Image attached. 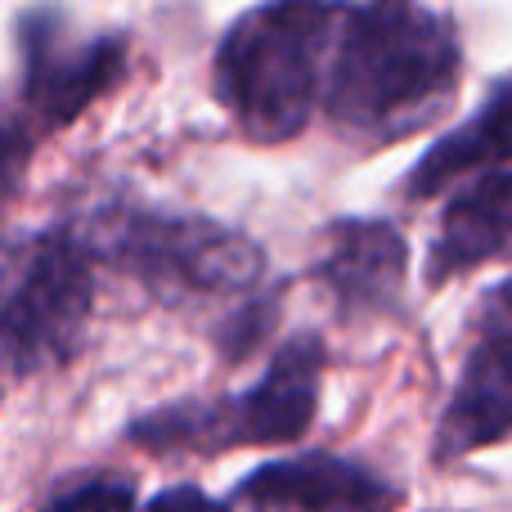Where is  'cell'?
Instances as JSON below:
<instances>
[{
    "label": "cell",
    "mask_w": 512,
    "mask_h": 512,
    "mask_svg": "<svg viewBox=\"0 0 512 512\" xmlns=\"http://www.w3.org/2000/svg\"><path fill=\"white\" fill-rule=\"evenodd\" d=\"M234 499L256 512H396L405 490L360 459L306 450L252 468Z\"/></svg>",
    "instance_id": "52a82bcc"
},
{
    "label": "cell",
    "mask_w": 512,
    "mask_h": 512,
    "mask_svg": "<svg viewBox=\"0 0 512 512\" xmlns=\"http://www.w3.org/2000/svg\"><path fill=\"white\" fill-rule=\"evenodd\" d=\"M504 436H512V319L490 324L472 342L454 396L436 423L432 459L450 468L468 454L499 445Z\"/></svg>",
    "instance_id": "9c48e42d"
},
{
    "label": "cell",
    "mask_w": 512,
    "mask_h": 512,
    "mask_svg": "<svg viewBox=\"0 0 512 512\" xmlns=\"http://www.w3.org/2000/svg\"><path fill=\"white\" fill-rule=\"evenodd\" d=\"M463 50L445 14L418 0H369L342 14L324 113L346 140L382 149L450 108Z\"/></svg>",
    "instance_id": "6da1fadb"
},
{
    "label": "cell",
    "mask_w": 512,
    "mask_h": 512,
    "mask_svg": "<svg viewBox=\"0 0 512 512\" xmlns=\"http://www.w3.org/2000/svg\"><path fill=\"white\" fill-rule=\"evenodd\" d=\"M144 512H230V504L207 495V490H198V486H167L149 499Z\"/></svg>",
    "instance_id": "9a60e30c"
},
{
    "label": "cell",
    "mask_w": 512,
    "mask_h": 512,
    "mask_svg": "<svg viewBox=\"0 0 512 512\" xmlns=\"http://www.w3.org/2000/svg\"><path fill=\"white\" fill-rule=\"evenodd\" d=\"M310 279L333 297L342 319H378L405 306L409 243L391 221L351 216L328 230V252L315 261Z\"/></svg>",
    "instance_id": "ba28073f"
},
{
    "label": "cell",
    "mask_w": 512,
    "mask_h": 512,
    "mask_svg": "<svg viewBox=\"0 0 512 512\" xmlns=\"http://www.w3.org/2000/svg\"><path fill=\"white\" fill-rule=\"evenodd\" d=\"M18 59H23V104L36 131L72 126L99 95H108L126 77L122 36L77 41L54 9H32L18 18Z\"/></svg>",
    "instance_id": "8992f818"
},
{
    "label": "cell",
    "mask_w": 512,
    "mask_h": 512,
    "mask_svg": "<svg viewBox=\"0 0 512 512\" xmlns=\"http://www.w3.org/2000/svg\"><path fill=\"white\" fill-rule=\"evenodd\" d=\"M490 261H512V171L504 167L477 171L445 198L423 279L427 288H445Z\"/></svg>",
    "instance_id": "30bf717a"
},
{
    "label": "cell",
    "mask_w": 512,
    "mask_h": 512,
    "mask_svg": "<svg viewBox=\"0 0 512 512\" xmlns=\"http://www.w3.org/2000/svg\"><path fill=\"white\" fill-rule=\"evenodd\" d=\"M140 490L122 472H90V477L63 481L36 512H135Z\"/></svg>",
    "instance_id": "4fadbf2b"
},
{
    "label": "cell",
    "mask_w": 512,
    "mask_h": 512,
    "mask_svg": "<svg viewBox=\"0 0 512 512\" xmlns=\"http://www.w3.org/2000/svg\"><path fill=\"white\" fill-rule=\"evenodd\" d=\"M279 324V292H248L239 297V306H230V315L216 324V351L225 364L248 360L256 346L274 333Z\"/></svg>",
    "instance_id": "7c38bea8"
},
{
    "label": "cell",
    "mask_w": 512,
    "mask_h": 512,
    "mask_svg": "<svg viewBox=\"0 0 512 512\" xmlns=\"http://www.w3.org/2000/svg\"><path fill=\"white\" fill-rule=\"evenodd\" d=\"M81 239L95 261L135 279L162 306H207L256 292L265 252L243 230L176 207L104 198L81 216Z\"/></svg>",
    "instance_id": "7a4b0ae2"
},
{
    "label": "cell",
    "mask_w": 512,
    "mask_h": 512,
    "mask_svg": "<svg viewBox=\"0 0 512 512\" xmlns=\"http://www.w3.org/2000/svg\"><path fill=\"white\" fill-rule=\"evenodd\" d=\"M342 14L337 0H265L225 32L212 86L243 140L288 144L306 131Z\"/></svg>",
    "instance_id": "3957f363"
},
{
    "label": "cell",
    "mask_w": 512,
    "mask_h": 512,
    "mask_svg": "<svg viewBox=\"0 0 512 512\" xmlns=\"http://www.w3.org/2000/svg\"><path fill=\"white\" fill-rule=\"evenodd\" d=\"M324 337L292 333L248 391L176 400L126 423V441L149 454H230L243 445H297L319 414Z\"/></svg>",
    "instance_id": "5b68a950"
},
{
    "label": "cell",
    "mask_w": 512,
    "mask_h": 512,
    "mask_svg": "<svg viewBox=\"0 0 512 512\" xmlns=\"http://www.w3.org/2000/svg\"><path fill=\"white\" fill-rule=\"evenodd\" d=\"M36 122H18V117H0V207L18 194L27 167L36 153Z\"/></svg>",
    "instance_id": "5bb4252c"
},
{
    "label": "cell",
    "mask_w": 512,
    "mask_h": 512,
    "mask_svg": "<svg viewBox=\"0 0 512 512\" xmlns=\"http://www.w3.org/2000/svg\"><path fill=\"white\" fill-rule=\"evenodd\" d=\"M508 162H512V72L490 90L486 104L468 122L454 126L450 135H441L414 162L400 194L414 198V203L418 198H436L454 180L477 176V171H490V167H508Z\"/></svg>",
    "instance_id": "8fae6325"
},
{
    "label": "cell",
    "mask_w": 512,
    "mask_h": 512,
    "mask_svg": "<svg viewBox=\"0 0 512 512\" xmlns=\"http://www.w3.org/2000/svg\"><path fill=\"white\" fill-rule=\"evenodd\" d=\"M490 310H495V315H504V319H512V274L504 283H495V288H490Z\"/></svg>",
    "instance_id": "2e32d148"
},
{
    "label": "cell",
    "mask_w": 512,
    "mask_h": 512,
    "mask_svg": "<svg viewBox=\"0 0 512 512\" xmlns=\"http://www.w3.org/2000/svg\"><path fill=\"white\" fill-rule=\"evenodd\" d=\"M95 310V252L77 225L0 234V369L36 378L72 364Z\"/></svg>",
    "instance_id": "277c9868"
}]
</instances>
